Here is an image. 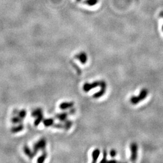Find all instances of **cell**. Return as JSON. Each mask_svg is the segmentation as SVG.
I'll use <instances>...</instances> for the list:
<instances>
[{
	"instance_id": "6da1fadb",
	"label": "cell",
	"mask_w": 163,
	"mask_h": 163,
	"mask_svg": "<svg viewBox=\"0 0 163 163\" xmlns=\"http://www.w3.org/2000/svg\"><path fill=\"white\" fill-rule=\"evenodd\" d=\"M47 145V141L45 138H42L37 143H36L33 146V152L35 156L38 153L39 150L44 151L45 149V147Z\"/></svg>"
},
{
	"instance_id": "7a4b0ae2",
	"label": "cell",
	"mask_w": 163,
	"mask_h": 163,
	"mask_svg": "<svg viewBox=\"0 0 163 163\" xmlns=\"http://www.w3.org/2000/svg\"><path fill=\"white\" fill-rule=\"evenodd\" d=\"M130 149L131 151V156H130V161L135 162L137 160L138 156V145L136 143H132L130 146Z\"/></svg>"
},
{
	"instance_id": "3957f363",
	"label": "cell",
	"mask_w": 163,
	"mask_h": 163,
	"mask_svg": "<svg viewBox=\"0 0 163 163\" xmlns=\"http://www.w3.org/2000/svg\"><path fill=\"white\" fill-rule=\"evenodd\" d=\"M100 86V82L99 81H95L92 82V83H85L83 85V89L85 92H89L91 89H94L96 87Z\"/></svg>"
},
{
	"instance_id": "277c9868",
	"label": "cell",
	"mask_w": 163,
	"mask_h": 163,
	"mask_svg": "<svg viewBox=\"0 0 163 163\" xmlns=\"http://www.w3.org/2000/svg\"><path fill=\"white\" fill-rule=\"evenodd\" d=\"M76 59H77L79 60V61L82 64H85L87 60H88V57L87 56L86 54V53L83 51L80 52L79 54H76L74 57Z\"/></svg>"
},
{
	"instance_id": "5b68a950",
	"label": "cell",
	"mask_w": 163,
	"mask_h": 163,
	"mask_svg": "<svg viewBox=\"0 0 163 163\" xmlns=\"http://www.w3.org/2000/svg\"><path fill=\"white\" fill-rule=\"evenodd\" d=\"M23 150L25 153V154L30 158V159H33V157L35 156V155L33 153V152L32 150H30V149L29 148L28 146H27V145H25V146H24L23 147Z\"/></svg>"
},
{
	"instance_id": "8992f818",
	"label": "cell",
	"mask_w": 163,
	"mask_h": 163,
	"mask_svg": "<svg viewBox=\"0 0 163 163\" xmlns=\"http://www.w3.org/2000/svg\"><path fill=\"white\" fill-rule=\"evenodd\" d=\"M74 102H62L60 104L59 108L62 110H65L73 107Z\"/></svg>"
},
{
	"instance_id": "52a82bcc",
	"label": "cell",
	"mask_w": 163,
	"mask_h": 163,
	"mask_svg": "<svg viewBox=\"0 0 163 163\" xmlns=\"http://www.w3.org/2000/svg\"><path fill=\"white\" fill-rule=\"evenodd\" d=\"M68 115V112H62L58 114H56L55 115V117L57 118L59 120H60L62 122H64L65 120H67V117Z\"/></svg>"
},
{
	"instance_id": "ba28073f",
	"label": "cell",
	"mask_w": 163,
	"mask_h": 163,
	"mask_svg": "<svg viewBox=\"0 0 163 163\" xmlns=\"http://www.w3.org/2000/svg\"><path fill=\"white\" fill-rule=\"evenodd\" d=\"M100 155V150L99 149H96L93 150L92 153V162H96L98 158Z\"/></svg>"
},
{
	"instance_id": "9c48e42d",
	"label": "cell",
	"mask_w": 163,
	"mask_h": 163,
	"mask_svg": "<svg viewBox=\"0 0 163 163\" xmlns=\"http://www.w3.org/2000/svg\"><path fill=\"white\" fill-rule=\"evenodd\" d=\"M147 94H148V91L147 89L144 88V89H141V91H140V92L138 96L140 101L141 102V101L143 100L144 99H145L147 96Z\"/></svg>"
},
{
	"instance_id": "30bf717a",
	"label": "cell",
	"mask_w": 163,
	"mask_h": 163,
	"mask_svg": "<svg viewBox=\"0 0 163 163\" xmlns=\"http://www.w3.org/2000/svg\"><path fill=\"white\" fill-rule=\"evenodd\" d=\"M106 88H101V89L99 91L95 92L93 95V97L95 98V99H98V98H100L102 96H103L106 92Z\"/></svg>"
},
{
	"instance_id": "8fae6325",
	"label": "cell",
	"mask_w": 163,
	"mask_h": 163,
	"mask_svg": "<svg viewBox=\"0 0 163 163\" xmlns=\"http://www.w3.org/2000/svg\"><path fill=\"white\" fill-rule=\"evenodd\" d=\"M24 129V125L21 124H19L18 126H15V127H13L12 129H11V132L12 133H17V132H21V130H22Z\"/></svg>"
},
{
	"instance_id": "7c38bea8",
	"label": "cell",
	"mask_w": 163,
	"mask_h": 163,
	"mask_svg": "<svg viewBox=\"0 0 163 163\" xmlns=\"http://www.w3.org/2000/svg\"><path fill=\"white\" fill-rule=\"evenodd\" d=\"M43 124L46 127H49L51 126H53V124L54 123V120L53 118H46L43 120Z\"/></svg>"
},
{
	"instance_id": "4fadbf2b",
	"label": "cell",
	"mask_w": 163,
	"mask_h": 163,
	"mask_svg": "<svg viewBox=\"0 0 163 163\" xmlns=\"http://www.w3.org/2000/svg\"><path fill=\"white\" fill-rule=\"evenodd\" d=\"M42 114H43L42 109L41 108H37L31 112V116L33 117H37Z\"/></svg>"
},
{
	"instance_id": "5bb4252c",
	"label": "cell",
	"mask_w": 163,
	"mask_h": 163,
	"mask_svg": "<svg viewBox=\"0 0 163 163\" xmlns=\"http://www.w3.org/2000/svg\"><path fill=\"white\" fill-rule=\"evenodd\" d=\"M47 152H46L45 150L43 151L42 155H41V156L38 158V160H37V162H39V163H42V162H44L45 160V159H46V158H47Z\"/></svg>"
},
{
	"instance_id": "9a60e30c",
	"label": "cell",
	"mask_w": 163,
	"mask_h": 163,
	"mask_svg": "<svg viewBox=\"0 0 163 163\" xmlns=\"http://www.w3.org/2000/svg\"><path fill=\"white\" fill-rule=\"evenodd\" d=\"M44 119V115H43V114H42L39 115L38 117H37L35 121H34V124H35L36 126H38V125L43 121Z\"/></svg>"
},
{
	"instance_id": "2e32d148",
	"label": "cell",
	"mask_w": 163,
	"mask_h": 163,
	"mask_svg": "<svg viewBox=\"0 0 163 163\" xmlns=\"http://www.w3.org/2000/svg\"><path fill=\"white\" fill-rule=\"evenodd\" d=\"M65 123L63 124V128L65 129V130H68L72 126L73 124V123L72 121H71L70 120H65Z\"/></svg>"
},
{
	"instance_id": "e0dca14e",
	"label": "cell",
	"mask_w": 163,
	"mask_h": 163,
	"mask_svg": "<svg viewBox=\"0 0 163 163\" xmlns=\"http://www.w3.org/2000/svg\"><path fill=\"white\" fill-rule=\"evenodd\" d=\"M99 0H86L85 1V3L89 6H93L97 4Z\"/></svg>"
},
{
	"instance_id": "ac0fdd59",
	"label": "cell",
	"mask_w": 163,
	"mask_h": 163,
	"mask_svg": "<svg viewBox=\"0 0 163 163\" xmlns=\"http://www.w3.org/2000/svg\"><path fill=\"white\" fill-rule=\"evenodd\" d=\"M11 121L14 124H21L22 122V119L19 116L18 117H13L12 118Z\"/></svg>"
},
{
	"instance_id": "d6986e66",
	"label": "cell",
	"mask_w": 163,
	"mask_h": 163,
	"mask_svg": "<svg viewBox=\"0 0 163 163\" xmlns=\"http://www.w3.org/2000/svg\"><path fill=\"white\" fill-rule=\"evenodd\" d=\"M130 102H131L132 104L133 105H136L137 103H138L140 101L138 99V96H132L131 98H130Z\"/></svg>"
},
{
	"instance_id": "ffe728a7",
	"label": "cell",
	"mask_w": 163,
	"mask_h": 163,
	"mask_svg": "<svg viewBox=\"0 0 163 163\" xmlns=\"http://www.w3.org/2000/svg\"><path fill=\"white\" fill-rule=\"evenodd\" d=\"M18 116L22 118V119H24L25 117H26V115H27V112L25 109H22L19 112H18Z\"/></svg>"
},
{
	"instance_id": "44dd1931",
	"label": "cell",
	"mask_w": 163,
	"mask_h": 163,
	"mask_svg": "<svg viewBox=\"0 0 163 163\" xmlns=\"http://www.w3.org/2000/svg\"><path fill=\"white\" fill-rule=\"evenodd\" d=\"M106 161H108V160H107V152H106V150H103V159L100 161V162H105Z\"/></svg>"
},
{
	"instance_id": "7402d4cb",
	"label": "cell",
	"mask_w": 163,
	"mask_h": 163,
	"mask_svg": "<svg viewBox=\"0 0 163 163\" xmlns=\"http://www.w3.org/2000/svg\"><path fill=\"white\" fill-rule=\"evenodd\" d=\"M53 126L54 128H57V129H61V128H63V124L62 123H55L53 124Z\"/></svg>"
},
{
	"instance_id": "603a6c76",
	"label": "cell",
	"mask_w": 163,
	"mask_h": 163,
	"mask_svg": "<svg viewBox=\"0 0 163 163\" xmlns=\"http://www.w3.org/2000/svg\"><path fill=\"white\" fill-rule=\"evenodd\" d=\"M71 64H72V65L73 66V67L76 70V71H77V72L78 73V74H81V70H80V69L77 66V65H76V63H74V62H71Z\"/></svg>"
},
{
	"instance_id": "cb8c5ba5",
	"label": "cell",
	"mask_w": 163,
	"mask_h": 163,
	"mask_svg": "<svg viewBox=\"0 0 163 163\" xmlns=\"http://www.w3.org/2000/svg\"><path fill=\"white\" fill-rule=\"evenodd\" d=\"M109 155H110V156H111V157H112V158L115 157V156H116V155H117V152H116V150H114V149H112V150L110 151V152H109Z\"/></svg>"
},
{
	"instance_id": "d4e9b609",
	"label": "cell",
	"mask_w": 163,
	"mask_h": 163,
	"mask_svg": "<svg viewBox=\"0 0 163 163\" xmlns=\"http://www.w3.org/2000/svg\"><path fill=\"white\" fill-rule=\"evenodd\" d=\"M75 111H76V110H75V109H74V108L71 109V110H70V111H69L68 114H71V115H73V114L75 112Z\"/></svg>"
},
{
	"instance_id": "484cf974",
	"label": "cell",
	"mask_w": 163,
	"mask_h": 163,
	"mask_svg": "<svg viewBox=\"0 0 163 163\" xmlns=\"http://www.w3.org/2000/svg\"><path fill=\"white\" fill-rule=\"evenodd\" d=\"M161 16L163 17V12H162V13H161ZM162 30H163V25H162Z\"/></svg>"
},
{
	"instance_id": "4316f807",
	"label": "cell",
	"mask_w": 163,
	"mask_h": 163,
	"mask_svg": "<svg viewBox=\"0 0 163 163\" xmlns=\"http://www.w3.org/2000/svg\"><path fill=\"white\" fill-rule=\"evenodd\" d=\"M77 1H80V0H77Z\"/></svg>"
}]
</instances>
